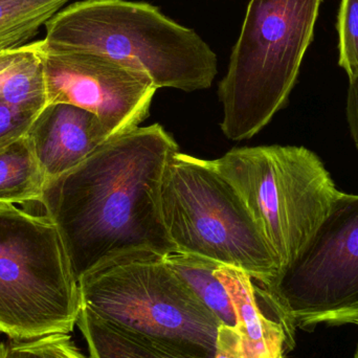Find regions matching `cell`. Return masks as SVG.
Segmentation results:
<instances>
[{
  "label": "cell",
  "instance_id": "5",
  "mask_svg": "<svg viewBox=\"0 0 358 358\" xmlns=\"http://www.w3.org/2000/svg\"><path fill=\"white\" fill-rule=\"evenodd\" d=\"M80 311L79 283L56 225L0 203V332L12 341L69 334Z\"/></svg>",
  "mask_w": 358,
  "mask_h": 358
},
{
  "label": "cell",
  "instance_id": "1",
  "mask_svg": "<svg viewBox=\"0 0 358 358\" xmlns=\"http://www.w3.org/2000/svg\"><path fill=\"white\" fill-rule=\"evenodd\" d=\"M178 151L159 124L136 127L48 180L39 202L58 229L78 281L127 255L176 254L161 192L168 163Z\"/></svg>",
  "mask_w": 358,
  "mask_h": 358
},
{
  "label": "cell",
  "instance_id": "6",
  "mask_svg": "<svg viewBox=\"0 0 358 358\" xmlns=\"http://www.w3.org/2000/svg\"><path fill=\"white\" fill-rule=\"evenodd\" d=\"M213 163L243 198L280 271L304 250L340 193L304 147L234 148Z\"/></svg>",
  "mask_w": 358,
  "mask_h": 358
},
{
  "label": "cell",
  "instance_id": "11",
  "mask_svg": "<svg viewBox=\"0 0 358 358\" xmlns=\"http://www.w3.org/2000/svg\"><path fill=\"white\" fill-rule=\"evenodd\" d=\"M27 138L50 180L77 167L115 136L94 113L65 103H50L38 113Z\"/></svg>",
  "mask_w": 358,
  "mask_h": 358
},
{
  "label": "cell",
  "instance_id": "9",
  "mask_svg": "<svg viewBox=\"0 0 358 358\" xmlns=\"http://www.w3.org/2000/svg\"><path fill=\"white\" fill-rule=\"evenodd\" d=\"M44 71L48 104L85 109L113 136L140 127L157 90L147 73L99 52L44 50Z\"/></svg>",
  "mask_w": 358,
  "mask_h": 358
},
{
  "label": "cell",
  "instance_id": "7",
  "mask_svg": "<svg viewBox=\"0 0 358 358\" xmlns=\"http://www.w3.org/2000/svg\"><path fill=\"white\" fill-rule=\"evenodd\" d=\"M165 257L138 252L90 271L78 281L81 305L131 331L216 351L220 322Z\"/></svg>",
  "mask_w": 358,
  "mask_h": 358
},
{
  "label": "cell",
  "instance_id": "3",
  "mask_svg": "<svg viewBox=\"0 0 358 358\" xmlns=\"http://www.w3.org/2000/svg\"><path fill=\"white\" fill-rule=\"evenodd\" d=\"M323 0H250L219 83L221 129L229 140L256 136L286 104L315 36Z\"/></svg>",
  "mask_w": 358,
  "mask_h": 358
},
{
  "label": "cell",
  "instance_id": "17",
  "mask_svg": "<svg viewBox=\"0 0 358 358\" xmlns=\"http://www.w3.org/2000/svg\"><path fill=\"white\" fill-rule=\"evenodd\" d=\"M0 358H87L67 334L0 344Z\"/></svg>",
  "mask_w": 358,
  "mask_h": 358
},
{
  "label": "cell",
  "instance_id": "2",
  "mask_svg": "<svg viewBox=\"0 0 358 358\" xmlns=\"http://www.w3.org/2000/svg\"><path fill=\"white\" fill-rule=\"evenodd\" d=\"M44 27L46 52L106 55L147 73L157 90H206L217 75L216 54L208 43L194 29L145 2H73Z\"/></svg>",
  "mask_w": 358,
  "mask_h": 358
},
{
  "label": "cell",
  "instance_id": "21",
  "mask_svg": "<svg viewBox=\"0 0 358 358\" xmlns=\"http://www.w3.org/2000/svg\"><path fill=\"white\" fill-rule=\"evenodd\" d=\"M349 324H355V325H358V315H355V317L351 320L350 323Z\"/></svg>",
  "mask_w": 358,
  "mask_h": 358
},
{
  "label": "cell",
  "instance_id": "18",
  "mask_svg": "<svg viewBox=\"0 0 358 358\" xmlns=\"http://www.w3.org/2000/svg\"><path fill=\"white\" fill-rule=\"evenodd\" d=\"M336 29L338 64L350 81L358 77V0H341Z\"/></svg>",
  "mask_w": 358,
  "mask_h": 358
},
{
  "label": "cell",
  "instance_id": "16",
  "mask_svg": "<svg viewBox=\"0 0 358 358\" xmlns=\"http://www.w3.org/2000/svg\"><path fill=\"white\" fill-rule=\"evenodd\" d=\"M69 0H0V52L31 42Z\"/></svg>",
  "mask_w": 358,
  "mask_h": 358
},
{
  "label": "cell",
  "instance_id": "15",
  "mask_svg": "<svg viewBox=\"0 0 358 358\" xmlns=\"http://www.w3.org/2000/svg\"><path fill=\"white\" fill-rule=\"evenodd\" d=\"M169 266L214 313L221 325L237 332V315L229 290L215 273L216 262L182 254L165 257Z\"/></svg>",
  "mask_w": 358,
  "mask_h": 358
},
{
  "label": "cell",
  "instance_id": "8",
  "mask_svg": "<svg viewBox=\"0 0 358 358\" xmlns=\"http://www.w3.org/2000/svg\"><path fill=\"white\" fill-rule=\"evenodd\" d=\"M263 287L296 328L350 323L358 315V195L340 192L304 250Z\"/></svg>",
  "mask_w": 358,
  "mask_h": 358
},
{
  "label": "cell",
  "instance_id": "4",
  "mask_svg": "<svg viewBox=\"0 0 358 358\" xmlns=\"http://www.w3.org/2000/svg\"><path fill=\"white\" fill-rule=\"evenodd\" d=\"M161 206L176 254L235 267L263 285L279 273L243 198L213 161L176 152L164 174Z\"/></svg>",
  "mask_w": 358,
  "mask_h": 358
},
{
  "label": "cell",
  "instance_id": "12",
  "mask_svg": "<svg viewBox=\"0 0 358 358\" xmlns=\"http://www.w3.org/2000/svg\"><path fill=\"white\" fill-rule=\"evenodd\" d=\"M77 326L87 343L90 358H215L216 353L131 331L83 305Z\"/></svg>",
  "mask_w": 358,
  "mask_h": 358
},
{
  "label": "cell",
  "instance_id": "14",
  "mask_svg": "<svg viewBox=\"0 0 358 358\" xmlns=\"http://www.w3.org/2000/svg\"><path fill=\"white\" fill-rule=\"evenodd\" d=\"M46 182L27 136L0 146V203L39 202Z\"/></svg>",
  "mask_w": 358,
  "mask_h": 358
},
{
  "label": "cell",
  "instance_id": "20",
  "mask_svg": "<svg viewBox=\"0 0 358 358\" xmlns=\"http://www.w3.org/2000/svg\"><path fill=\"white\" fill-rule=\"evenodd\" d=\"M347 117L353 140L358 149V77L350 80L349 84Z\"/></svg>",
  "mask_w": 358,
  "mask_h": 358
},
{
  "label": "cell",
  "instance_id": "19",
  "mask_svg": "<svg viewBox=\"0 0 358 358\" xmlns=\"http://www.w3.org/2000/svg\"><path fill=\"white\" fill-rule=\"evenodd\" d=\"M40 111L0 100V146L27 136Z\"/></svg>",
  "mask_w": 358,
  "mask_h": 358
},
{
  "label": "cell",
  "instance_id": "10",
  "mask_svg": "<svg viewBox=\"0 0 358 358\" xmlns=\"http://www.w3.org/2000/svg\"><path fill=\"white\" fill-rule=\"evenodd\" d=\"M215 273L231 294L237 332L219 326L215 358H285L296 328L277 301L248 273L217 263Z\"/></svg>",
  "mask_w": 358,
  "mask_h": 358
},
{
  "label": "cell",
  "instance_id": "22",
  "mask_svg": "<svg viewBox=\"0 0 358 358\" xmlns=\"http://www.w3.org/2000/svg\"><path fill=\"white\" fill-rule=\"evenodd\" d=\"M355 358H358V346L357 349V353H355Z\"/></svg>",
  "mask_w": 358,
  "mask_h": 358
},
{
  "label": "cell",
  "instance_id": "13",
  "mask_svg": "<svg viewBox=\"0 0 358 358\" xmlns=\"http://www.w3.org/2000/svg\"><path fill=\"white\" fill-rule=\"evenodd\" d=\"M0 100L38 111L48 104L42 40L0 52Z\"/></svg>",
  "mask_w": 358,
  "mask_h": 358
}]
</instances>
